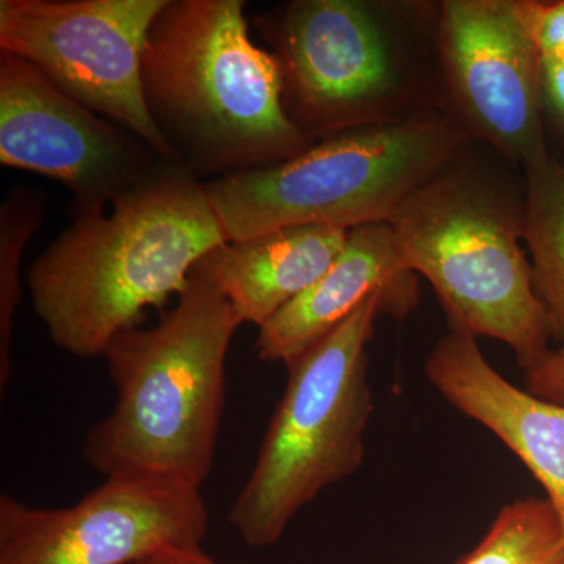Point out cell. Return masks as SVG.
Segmentation results:
<instances>
[{
	"mask_svg": "<svg viewBox=\"0 0 564 564\" xmlns=\"http://www.w3.org/2000/svg\"><path fill=\"white\" fill-rule=\"evenodd\" d=\"M228 242L203 182L162 163L91 217H76L28 272L33 311L52 343L98 358L151 307L180 295L204 256Z\"/></svg>",
	"mask_w": 564,
	"mask_h": 564,
	"instance_id": "6da1fadb",
	"label": "cell"
},
{
	"mask_svg": "<svg viewBox=\"0 0 564 564\" xmlns=\"http://www.w3.org/2000/svg\"><path fill=\"white\" fill-rule=\"evenodd\" d=\"M245 6L166 0L148 35L144 101L177 163L202 182L291 161L314 144L285 115L276 58L252 41Z\"/></svg>",
	"mask_w": 564,
	"mask_h": 564,
	"instance_id": "7a4b0ae2",
	"label": "cell"
},
{
	"mask_svg": "<svg viewBox=\"0 0 564 564\" xmlns=\"http://www.w3.org/2000/svg\"><path fill=\"white\" fill-rule=\"evenodd\" d=\"M151 328L126 329L104 351L117 391L82 456L104 477L154 475L202 489L225 410L226 358L243 325L225 295L192 272Z\"/></svg>",
	"mask_w": 564,
	"mask_h": 564,
	"instance_id": "3957f363",
	"label": "cell"
},
{
	"mask_svg": "<svg viewBox=\"0 0 564 564\" xmlns=\"http://www.w3.org/2000/svg\"><path fill=\"white\" fill-rule=\"evenodd\" d=\"M464 151L411 193L389 225L408 269L440 296L451 329L500 340L527 372L554 336L522 250L524 195L464 162Z\"/></svg>",
	"mask_w": 564,
	"mask_h": 564,
	"instance_id": "277c9868",
	"label": "cell"
},
{
	"mask_svg": "<svg viewBox=\"0 0 564 564\" xmlns=\"http://www.w3.org/2000/svg\"><path fill=\"white\" fill-rule=\"evenodd\" d=\"M469 139L456 120L419 111L334 133L291 161L203 182L204 192L228 242L291 226L389 223Z\"/></svg>",
	"mask_w": 564,
	"mask_h": 564,
	"instance_id": "5b68a950",
	"label": "cell"
},
{
	"mask_svg": "<svg viewBox=\"0 0 564 564\" xmlns=\"http://www.w3.org/2000/svg\"><path fill=\"white\" fill-rule=\"evenodd\" d=\"M381 296L288 364L289 380L229 522L251 547L280 541L292 519L328 486L358 473L373 414L367 345Z\"/></svg>",
	"mask_w": 564,
	"mask_h": 564,
	"instance_id": "8992f818",
	"label": "cell"
},
{
	"mask_svg": "<svg viewBox=\"0 0 564 564\" xmlns=\"http://www.w3.org/2000/svg\"><path fill=\"white\" fill-rule=\"evenodd\" d=\"M384 11L366 0H292L252 18L276 58L285 115L313 143L414 115L403 110L406 57Z\"/></svg>",
	"mask_w": 564,
	"mask_h": 564,
	"instance_id": "52a82bcc",
	"label": "cell"
},
{
	"mask_svg": "<svg viewBox=\"0 0 564 564\" xmlns=\"http://www.w3.org/2000/svg\"><path fill=\"white\" fill-rule=\"evenodd\" d=\"M166 0H0V52L180 165L144 101L141 66ZM181 166V165H180Z\"/></svg>",
	"mask_w": 564,
	"mask_h": 564,
	"instance_id": "ba28073f",
	"label": "cell"
},
{
	"mask_svg": "<svg viewBox=\"0 0 564 564\" xmlns=\"http://www.w3.org/2000/svg\"><path fill=\"white\" fill-rule=\"evenodd\" d=\"M202 489L154 475L109 477L76 505L36 508L0 496V564H137L202 545Z\"/></svg>",
	"mask_w": 564,
	"mask_h": 564,
	"instance_id": "9c48e42d",
	"label": "cell"
},
{
	"mask_svg": "<svg viewBox=\"0 0 564 564\" xmlns=\"http://www.w3.org/2000/svg\"><path fill=\"white\" fill-rule=\"evenodd\" d=\"M0 163L51 177L91 217L162 163L135 133L69 98L31 63L0 52Z\"/></svg>",
	"mask_w": 564,
	"mask_h": 564,
	"instance_id": "30bf717a",
	"label": "cell"
},
{
	"mask_svg": "<svg viewBox=\"0 0 564 564\" xmlns=\"http://www.w3.org/2000/svg\"><path fill=\"white\" fill-rule=\"evenodd\" d=\"M434 32L448 101L467 135L522 170L549 154L541 58L519 0H444Z\"/></svg>",
	"mask_w": 564,
	"mask_h": 564,
	"instance_id": "8fae6325",
	"label": "cell"
},
{
	"mask_svg": "<svg viewBox=\"0 0 564 564\" xmlns=\"http://www.w3.org/2000/svg\"><path fill=\"white\" fill-rule=\"evenodd\" d=\"M444 400L484 425L540 481L564 534V406L518 388L489 364L469 334H445L425 361Z\"/></svg>",
	"mask_w": 564,
	"mask_h": 564,
	"instance_id": "7c38bea8",
	"label": "cell"
},
{
	"mask_svg": "<svg viewBox=\"0 0 564 564\" xmlns=\"http://www.w3.org/2000/svg\"><path fill=\"white\" fill-rule=\"evenodd\" d=\"M372 296H381L383 313L399 321L419 302L417 274L404 263L389 223L350 229L328 272L259 328V359L288 366Z\"/></svg>",
	"mask_w": 564,
	"mask_h": 564,
	"instance_id": "4fadbf2b",
	"label": "cell"
},
{
	"mask_svg": "<svg viewBox=\"0 0 564 564\" xmlns=\"http://www.w3.org/2000/svg\"><path fill=\"white\" fill-rule=\"evenodd\" d=\"M350 229L303 225L226 242L193 272L214 284L242 323L262 328L328 272Z\"/></svg>",
	"mask_w": 564,
	"mask_h": 564,
	"instance_id": "5bb4252c",
	"label": "cell"
},
{
	"mask_svg": "<svg viewBox=\"0 0 564 564\" xmlns=\"http://www.w3.org/2000/svg\"><path fill=\"white\" fill-rule=\"evenodd\" d=\"M524 243L552 336L564 344V163L551 152L524 169Z\"/></svg>",
	"mask_w": 564,
	"mask_h": 564,
	"instance_id": "9a60e30c",
	"label": "cell"
},
{
	"mask_svg": "<svg viewBox=\"0 0 564 564\" xmlns=\"http://www.w3.org/2000/svg\"><path fill=\"white\" fill-rule=\"evenodd\" d=\"M454 564H564V534L554 507L533 496L505 505L480 543Z\"/></svg>",
	"mask_w": 564,
	"mask_h": 564,
	"instance_id": "2e32d148",
	"label": "cell"
},
{
	"mask_svg": "<svg viewBox=\"0 0 564 564\" xmlns=\"http://www.w3.org/2000/svg\"><path fill=\"white\" fill-rule=\"evenodd\" d=\"M46 193L21 185L0 206V392L11 377L13 323L21 302V262L46 215Z\"/></svg>",
	"mask_w": 564,
	"mask_h": 564,
	"instance_id": "e0dca14e",
	"label": "cell"
},
{
	"mask_svg": "<svg viewBox=\"0 0 564 564\" xmlns=\"http://www.w3.org/2000/svg\"><path fill=\"white\" fill-rule=\"evenodd\" d=\"M541 61L564 62V0H519Z\"/></svg>",
	"mask_w": 564,
	"mask_h": 564,
	"instance_id": "ac0fdd59",
	"label": "cell"
},
{
	"mask_svg": "<svg viewBox=\"0 0 564 564\" xmlns=\"http://www.w3.org/2000/svg\"><path fill=\"white\" fill-rule=\"evenodd\" d=\"M525 391L564 406V344L552 348L536 366L527 370Z\"/></svg>",
	"mask_w": 564,
	"mask_h": 564,
	"instance_id": "d6986e66",
	"label": "cell"
},
{
	"mask_svg": "<svg viewBox=\"0 0 564 564\" xmlns=\"http://www.w3.org/2000/svg\"><path fill=\"white\" fill-rule=\"evenodd\" d=\"M540 85L545 128L551 124L564 140V62L541 61Z\"/></svg>",
	"mask_w": 564,
	"mask_h": 564,
	"instance_id": "ffe728a7",
	"label": "cell"
},
{
	"mask_svg": "<svg viewBox=\"0 0 564 564\" xmlns=\"http://www.w3.org/2000/svg\"><path fill=\"white\" fill-rule=\"evenodd\" d=\"M137 564H220L203 551L202 545L170 547Z\"/></svg>",
	"mask_w": 564,
	"mask_h": 564,
	"instance_id": "44dd1931",
	"label": "cell"
}]
</instances>
